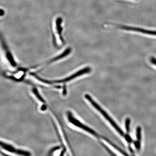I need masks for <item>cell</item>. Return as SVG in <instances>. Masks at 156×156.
I'll use <instances>...</instances> for the list:
<instances>
[{
    "label": "cell",
    "mask_w": 156,
    "mask_h": 156,
    "mask_svg": "<svg viewBox=\"0 0 156 156\" xmlns=\"http://www.w3.org/2000/svg\"><path fill=\"white\" fill-rule=\"evenodd\" d=\"M130 124H131V120L129 118H127L125 121V127L127 133H129L130 130Z\"/></svg>",
    "instance_id": "8"
},
{
    "label": "cell",
    "mask_w": 156,
    "mask_h": 156,
    "mask_svg": "<svg viewBox=\"0 0 156 156\" xmlns=\"http://www.w3.org/2000/svg\"><path fill=\"white\" fill-rule=\"evenodd\" d=\"M150 62H151V63L152 64L154 65V66L156 67V58L154 57H151L150 58Z\"/></svg>",
    "instance_id": "10"
},
{
    "label": "cell",
    "mask_w": 156,
    "mask_h": 156,
    "mask_svg": "<svg viewBox=\"0 0 156 156\" xmlns=\"http://www.w3.org/2000/svg\"><path fill=\"white\" fill-rule=\"evenodd\" d=\"M62 20L61 18H58L55 21V38H58L60 44H63L64 43L63 39L62 37L63 28L61 26Z\"/></svg>",
    "instance_id": "5"
},
{
    "label": "cell",
    "mask_w": 156,
    "mask_h": 156,
    "mask_svg": "<svg viewBox=\"0 0 156 156\" xmlns=\"http://www.w3.org/2000/svg\"><path fill=\"white\" fill-rule=\"evenodd\" d=\"M1 42L2 48H3V49L5 50V55L6 56L7 58V59H8V61L10 62V63L11 64L12 66H13V67H15L16 66V63L15 61L14 60L12 55L11 54L10 51L8 50V48L7 47L4 41H1Z\"/></svg>",
    "instance_id": "6"
},
{
    "label": "cell",
    "mask_w": 156,
    "mask_h": 156,
    "mask_svg": "<svg viewBox=\"0 0 156 156\" xmlns=\"http://www.w3.org/2000/svg\"><path fill=\"white\" fill-rule=\"evenodd\" d=\"M85 96V98L91 103L92 105L102 114V115L109 122L110 124L115 129L117 132H118L121 136L124 137L125 135L124 134V131H122V129H121L120 127L117 125V124L111 119V118L109 114H107L106 111L104 110L97 103H96L89 95L86 94Z\"/></svg>",
    "instance_id": "2"
},
{
    "label": "cell",
    "mask_w": 156,
    "mask_h": 156,
    "mask_svg": "<svg viewBox=\"0 0 156 156\" xmlns=\"http://www.w3.org/2000/svg\"><path fill=\"white\" fill-rule=\"evenodd\" d=\"M91 69L89 67H85L83 69H81V70L78 71V72L75 73L74 74L70 75L69 77L65 78L64 79H60V80H53V81H49V80L43 79L40 77H38L35 73H31V74L34 76L39 81L48 84H53L69 82V81L73 80V79H74L76 77H78V76L83 75L85 74L91 72Z\"/></svg>",
    "instance_id": "3"
},
{
    "label": "cell",
    "mask_w": 156,
    "mask_h": 156,
    "mask_svg": "<svg viewBox=\"0 0 156 156\" xmlns=\"http://www.w3.org/2000/svg\"><path fill=\"white\" fill-rule=\"evenodd\" d=\"M47 109V107H46V105H43V106H42L41 107V110L42 111H44Z\"/></svg>",
    "instance_id": "13"
},
{
    "label": "cell",
    "mask_w": 156,
    "mask_h": 156,
    "mask_svg": "<svg viewBox=\"0 0 156 156\" xmlns=\"http://www.w3.org/2000/svg\"><path fill=\"white\" fill-rule=\"evenodd\" d=\"M120 28L122 30H126V31H133L141 33H144V34L156 36V31H151V30L142 29V28H138V27H133L121 25L120 26Z\"/></svg>",
    "instance_id": "4"
},
{
    "label": "cell",
    "mask_w": 156,
    "mask_h": 156,
    "mask_svg": "<svg viewBox=\"0 0 156 156\" xmlns=\"http://www.w3.org/2000/svg\"><path fill=\"white\" fill-rule=\"evenodd\" d=\"M0 153H1V151H0Z\"/></svg>",
    "instance_id": "14"
},
{
    "label": "cell",
    "mask_w": 156,
    "mask_h": 156,
    "mask_svg": "<svg viewBox=\"0 0 156 156\" xmlns=\"http://www.w3.org/2000/svg\"><path fill=\"white\" fill-rule=\"evenodd\" d=\"M141 142L139 141H133V144H134V145H135V147L136 150L137 151H140L141 148Z\"/></svg>",
    "instance_id": "9"
},
{
    "label": "cell",
    "mask_w": 156,
    "mask_h": 156,
    "mask_svg": "<svg viewBox=\"0 0 156 156\" xmlns=\"http://www.w3.org/2000/svg\"><path fill=\"white\" fill-rule=\"evenodd\" d=\"M136 138L137 141L141 142V128L138 126L136 129Z\"/></svg>",
    "instance_id": "7"
},
{
    "label": "cell",
    "mask_w": 156,
    "mask_h": 156,
    "mask_svg": "<svg viewBox=\"0 0 156 156\" xmlns=\"http://www.w3.org/2000/svg\"><path fill=\"white\" fill-rule=\"evenodd\" d=\"M63 93L64 95H67V88H66V86L65 85L63 86Z\"/></svg>",
    "instance_id": "12"
},
{
    "label": "cell",
    "mask_w": 156,
    "mask_h": 156,
    "mask_svg": "<svg viewBox=\"0 0 156 156\" xmlns=\"http://www.w3.org/2000/svg\"><path fill=\"white\" fill-rule=\"evenodd\" d=\"M67 116L68 120L69 121V122L71 124H73V125H74L75 126L77 127H79V128L85 130V131L89 132L90 134H92L94 136L97 137V138H102L103 140H105L109 145H111L113 147L115 148L116 150H118L121 153H124V151H122L121 149H120L119 147H118L117 146L113 144V143L111 142L108 138L105 137L104 136H103L101 135H99L98 133H96L93 129L90 128L89 127H88L86 126L85 125H83L81 122H80L79 121L75 119L70 111H69V112H67Z\"/></svg>",
    "instance_id": "1"
},
{
    "label": "cell",
    "mask_w": 156,
    "mask_h": 156,
    "mask_svg": "<svg viewBox=\"0 0 156 156\" xmlns=\"http://www.w3.org/2000/svg\"><path fill=\"white\" fill-rule=\"evenodd\" d=\"M60 147L59 146L56 147H54V148H53V149H52V150L50 151L49 152V153H50V154H51V153H52L53 152L55 151H57V150L60 149Z\"/></svg>",
    "instance_id": "11"
}]
</instances>
